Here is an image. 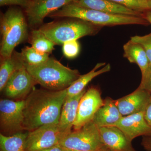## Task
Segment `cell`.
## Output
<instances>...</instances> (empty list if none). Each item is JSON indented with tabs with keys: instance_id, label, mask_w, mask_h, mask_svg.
I'll list each match as a JSON object with an SVG mask.
<instances>
[{
	"instance_id": "1",
	"label": "cell",
	"mask_w": 151,
	"mask_h": 151,
	"mask_svg": "<svg viewBox=\"0 0 151 151\" xmlns=\"http://www.w3.org/2000/svg\"><path fill=\"white\" fill-rule=\"evenodd\" d=\"M67 89L54 91L34 87L24 99V131L30 132L48 124H58Z\"/></svg>"
},
{
	"instance_id": "2",
	"label": "cell",
	"mask_w": 151,
	"mask_h": 151,
	"mask_svg": "<svg viewBox=\"0 0 151 151\" xmlns=\"http://www.w3.org/2000/svg\"><path fill=\"white\" fill-rule=\"evenodd\" d=\"M52 19L65 17L81 19L103 27L124 25L138 24L147 26L150 23L143 17L133 16L126 15L114 14L87 8L69 3L61 8L54 11L48 16Z\"/></svg>"
},
{
	"instance_id": "3",
	"label": "cell",
	"mask_w": 151,
	"mask_h": 151,
	"mask_svg": "<svg viewBox=\"0 0 151 151\" xmlns=\"http://www.w3.org/2000/svg\"><path fill=\"white\" fill-rule=\"evenodd\" d=\"M24 11L20 8L10 7L1 17V59L12 54L20 44L28 41L29 32Z\"/></svg>"
},
{
	"instance_id": "4",
	"label": "cell",
	"mask_w": 151,
	"mask_h": 151,
	"mask_svg": "<svg viewBox=\"0 0 151 151\" xmlns=\"http://www.w3.org/2000/svg\"><path fill=\"white\" fill-rule=\"evenodd\" d=\"M25 66L36 84L48 90L67 89L81 75L78 70L71 69L50 57L40 65Z\"/></svg>"
},
{
	"instance_id": "5",
	"label": "cell",
	"mask_w": 151,
	"mask_h": 151,
	"mask_svg": "<svg viewBox=\"0 0 151 151\" xmlns=\"http://www.w3.org/2000/svg\"><path fill=\"white\" fill-rule=\"evenodd\" d=\"M102 28L81 19L65 17L43 24L39 29L55 45H63L68 41L96 35Z\"/></svg>"
},
{
	"instance_id": "6",
	"label": "cell",
	"mask_w": 151,
	"mask_h": 151,
	"mask_svg": "<svg viewBox=\"0 0 151 151\" xmlns=\"http://www.w3.org/2000/svg\"><path fill=\"white\" fill-rule=\"evenodd\" d=\"M59 145L63 148L81 151H98L105 146L99 128L92 121L80 129L68 134L60 141Z\"/></svg>"
},
{
	"instance_id": "7",
	"label": "cell",
	"mask_w": 151,
	"mask_h": 151,
	"mask_svg": "<svg viewBox=\"0 0 151 151\" xmlns=\"http://www.w3.org/2000/svg\"><path fill=\"white\" fill-rule=\"evenodd\" d=\"M24 100L0 101V129L3 134L11 136L24 131Z\"/></svg>"
},
{
	"instance_id": "8",
	"label": "cell",
	"mask_w": 151,
	"mask_h": 151,
	"mask_svg": "<svg viewBox=\"0 0 151 151\" xmlns=\"http://www.w3.org/2000/svg\"><path fill=\"white\" fill-rule=\"evenodd\" d=\"M64 137L58 124L42 126L28 132L25 151H38L57 145Z\"/></svg>"
},
{
	"instance_id": "9",
	"label": "cell",
	"mask_w": 151,
	"mask_h": 151,
	"mask_svg": "<svg viewBox=\"0 0 151 151\" xmlns=\"http://www.w3.org/2000/svg\"><path fill=\"white\" fill-rule=\"evenodd\" d=\"M104 104L100 89L91 87L84 93L78 103L76 119L73 129H80L85 124L93 120L94 115Z\"/></svg>"
},
{
	"instance_id": "10",
	"label": "cell",
	"mask_w": 151,
	"mask_h": 151,
	"mask_svg": "<svg viewBox=\"0 0 151 151\" xmlns=\"http://www.w3.org/2000/svg\"><path fill=\"white\" fill-rule=\"evenodd\" d=\"M78 0H37L24 10L29 27L37 29L43 24L44 19L50 14L69 3Z\"/></svg>"
},
{
	"instance_id": "11",
	"label": "cell",
	"mask_w": 151,
	"mask_h": 151,
	"mask_svg": "<svg viewBox=\"0 0 151 151\" xmlns=\"http://www.w3.org/2000/svg\"><path fill=\"white\" fill-rule=\"evenodd\" d=\"M36 84L24 66L17 70L7 81L2 92L7 97L14 100H23Z\"/></svg>"
},
{
	"instance_id": "12",
	"label": "cell",
	"mask_w": 151,
	"mask_h": 151,
	"mask_svg": "<svg viewBox=\"0 0 151 151\" xmlns=\"http://www.w3.org/2000/svg\"><path fill=\"white\" fill-rule=\"evenodd\" d=\"M114 126L122 130L132 142L139 136L151 137V126L145 119L144 112L123 116Z\"/></svg>"
},
{
	"instance_id": "13",
	"label": "cell",
	"mask_w": 151,
	"mask_h": 151,
	"mask_svg": "<svg viewBox=\"0 0 151 151\" xmlns=\"http://www.w3.org/2000/svg\"><path fill=\"white\" fill-rule=\"evenodd\" d=\"M151 96V92L139 86L131 94L115 100V103L122 116H129L144 112Z\"/></svg>"
},
{
	"instance_id": "14",
	"label": "cell",
	"mask_w": 151,
	"mask_h": 151,
	"mask_svg": "<svg viewBox=\"0 0 151 151\" xmlns=\"http://www.w3.org/2000/svg\"><path fill=\"white\" fill-rule=\"evenodd\" d=\"M104 145L112 151H137L132 146V141L122 130L116 126L99 128Z\"/></svg>"
},
{
	"instance_id": "15",
	"label": "cell",
	"mask_w": 151,
	"mask_h": 151,
	"mask_svg": "<svg viewBox=\"0 0 151 151\" xmlns=\"http://www.w3.org/2000/svg\"><path fill=\"white\" fill-rule=\"evenodd\" d=\"M86 89L78 95L67 96L64 101L58 126L60 132L65 136L72 132L76 119L78 103Z\"/></svg>"
},
{
	"instance_id": "16",
	"label": "cell",
	"mask_w": 151,
	"mask_h": 151,
	"mask_svg": "<svg viewBox=\"0 0 151 151\" xmlns=\"http://www.w3.org/2000/svg\"><path fill=\"white\" fill-rule=\"evenodd\" d=\"M73 2L81 6L106 13L143 17L144 13L134 10L109 0H78Z\"/></svg>"
},
{
	"instance_id": "17",
	"label": "cell",
	"mask_w": 151,
	"mask_h": 151,
	"mask_svg": "<svg viewBox=\"0 0 151 151\" xmlns=\"http://www.w3.org/2000/svg\"><path fill=\"white\" fill-rule=\"evenodd\" d=\"M123 116L116 106L115 100L110 97L104 100V104L94 115L93 122L98 128L114 126Z\"/></svg>"
},
{
	"instance_id": "18",
	"label": "cell",
	"mask_w": 151,
	"mask_h": 151,
	"mask_svg": "<svg viewBox=\"0 0 151 151\" xmlns=\"http://www.w3.org/2000/svg\"><path fill=\"white\" fill-rule=\"evenodd\" d=\"M105 63H97L94 68L88 73L80 76L70 86L67 88V96L78 95L85 89V87L92 79L98 76L110 71V63L105 65Z\"/></svg>"
},
{
	"instance_id": "19",
	"label": "cell",
	"mask_w": 151,
	"mask_h": 151,
	"mask_svg": "<svg viewBox=\"0 0 151 151\" xmlns=\"http://www.w3.org/2000/svg\"><path fill=\"white\" fill-rule=\"evenodd\" d=\"M21 52L14 50L10 56L1 59L0 90L2 92L7 81L17 70L25 66Z\"/></svg>"
},
{
	"instance_id": "20",
	"label": "cell",
	"mask_w": 151,
	"mask_h": 151,
	"mask_svg": "<svg viewBox=\"0 0 151 151\" xmlns=\"http://www.w3.org/2000/svg\"><path fill=\"white\" fill-rule=\"evenodd\" d=\"M123 49L124 57L131 63L137 64L143 74L150 63L142 45L130 40L124 45Z\"/></svg>"
},
{
	"instance_id": "21",
	"label": "cell",
	"mask_w": 151,
	"mask_h": 151,
	"mask_svg": "<svg viewBox=\"0 0 151 151\" xmlns=\"http://www.w3.org/2000/svg\"><path fill=\"white\" fill-rule=\"evenodd\" d=\"M27 134L21 132L11 136L0 134L1 151H25Z\"/></svg>"
},
{
	"instance_id": "22",
	"label": "cell",
	"mask_w": 151,
	"mask_h": 151,
	"mask_svg": "<svg viewBox=\"0 0 151 151\" xmlns=\"http://www.w3.org/2000/svg\"><path fill=\"white\" fill-rule=\"evenodd\" d=\"M28 41L33 47L44 53L50 54L55 49V44L39 29L31 30Z\"/></svg>"
},
{
	"instance_id": "23",
	"label": "cell",
	"mask_w": 151,
	"mask_h": 151,
	"mask_svg": "<svg viewBox=\"0 0 151 151\" xmlns=\"http://www.w3.org/2000/svg\"><path fill=\"white\" fill-rule=\"evenodd\" d=\"M21 53L24 65H40L50 58L49 54L38 51L32 46H26L22 50Z\"/></svg>"
},
{
	"instance_id": "24",
	"label": "cell",
	"mask_w": 151,
	"mask_h": 151,
	"mask_svg": "<svg viewBox=\"0 0 151 151\" xmlns=\"http://www.w3.org/2000/svg\"><path fill=\"white\" fill-rule=\"evenodd\" d=\"M128 8L140 12L144 13L151 9V2H146L140 0H109Z\"/></svg>"
},
{
	"instance_id": "25",
	"label": "cell",
	"mask_w": 151,
	"mask_h": 151,
	"mask_svg": "<svg viewBox=\"0 0 151 151\" xmlns=\"http://www.w3.org/2000/svg\"><path fill=\"white\" fill-rule=\"evenodd\" d=\"M79 51L80 46L77 40L68 41L63 45V52L67 58L72 59L76 57Z\"/></svg>"
},
{
	"instance_id": "26",
	"label": "cell",
	"mask_w": 151,
	"mask_h": 151,
	"mask_svg": "<svg viewBox=\"0 0 151 151\" xmlns=\"http://www.w3.org/2000/svg\"><path fill=\"white\" fill-rule=\"evenodd\" d=\"M130 40L142 45L151 64V32L145 35L132 36Z\"/></svg>"
},
{
	"instance_id": "27",
	"label": "cell",
	"mask_w": 151,
	"mask_h": 151,
	"mask_svg": "<svg viewBox=\"0 0 151 151\" xmlns=\"http://www.w3.org/2000/svg\"><path fill=\"white\" fill-rule=\"evenodd\" d=\"M33 3V0H0V6H18L25 10L30 6Z\"/></svg>"
},
{
	"instance_id": "28",
	"label": "cell",
	"mask_w": 151,
	"mask_h": 151,
	"mask_svg": "<svg viewBox=\"0 0 151 151\" xmlns=\"http://www.w3.org/2000/svg\"><path fill=\"white\" fill-rule=\"evenodd\" d=\"M142 75L139 87L151 93V64Z\"/></svg>"
},
{
	"instance_id": "29",
	"label": "cell",
	"mask_w": 151,
	"mask_h": 151,
	"mask_svg": "<svg viewBox=\"0 0 151 151\" xmlns=\"http://www.w3.org/2000/svg\"><path fill=\"white\" fill-rule=\"evenodd\" d=\"M144 113L145 119L148 124L151 126V96Z\"/></svg>"
},
{
	"instance_id": "30",
	"label": "cell",
	"mask_w": 151,
	"mask_h": 151,
	"mask_svg": "<svg viewBox=\"0 0 151 151\" xmlns=\"http://www.w3.org/2000/svg\"><path fill=\"white\" fill-rule=\"evenodd\" d=\"M142 145L147 151H151V137H143Z\"/></svg>"
},
{
	"instance_id": "31",
	"label": "cell",
	"mask_w": 151,
	"mask_h": 151,
	"mask_svg": "<svg viewBox=\"0 0 151 151\" xmlns=\"http://www.w3.org/2000/svg\"><path fill=\"white\" fill-rule=\"evenodd\" d=\"M38 151H63V150L61 146L58 145L48 148L44 149V150Z\"/></svg>"
},
{
	"instance_id": "32",
	"label": "cell",
	"mask_w": 151,
	"mask_h": 151,
	"mask_svg": "<svg viewBox=\"0 0 151 151\" xmlns=\"http://www.w3.org/2000/svg\"><path fill=\"white\" fill-rule=\"evenodd\" d=\"M143 17L150 24H151V9L144 12Z\"/></svg>"
},
{
	"instance_id": "33",
	"label": "cell",
	"mask_w": 151,
	"mask_h": 151,
	"mask_svg": "<svg viewBox=\"0 0 151 151\" xmlns=\"http://www.w3.org/2000/svg\"><path fill=\"white\" fill-rule=\"evenodd\" d=\"M98 151H112L111 150H110L108 148L106 147V146H104L103 147L99 150Z\"/></svg>"
},
{
	"instance_id": "34",
	"label": "cell",
	"mask_w": 151,
	"mask_h": 151,
	"mask_svg": "<svg viewBox=\"0 0 151 151\" xmlns=\"http://www.w3.org/2000/svg\"><path fill=\"white\" fill-rule=\"evenodd\" d=\"M62 148L63 151H81L77 150H73V149H70L65 148Z\"/></svg>"
},
{
	"instance_id": "35",
	"label": "cell",
	"mask_w": 151,
	"mask_h": 151,
	"mask_svg": "<svg viewBox=\"0 0 151 151\" xmlns=\"http://www.w3.org/2000/svg\"><path fill=\"white\" fill-rule=\"evenodd\" d=\"M142 1L146 2H151V0H140Z\"/></svg>"
},
{
	"instance_id": "36",
	"label": "cell",
	"mask_w": 151,
	"mask_h": 151,
	"mask_svg": "<svg viewBox=\"0 0 151 151\" xmlns=\"http://www.w3.org/2000/svg\"><path fill=\"white\" fill-rule=\"evenodd\" d=\"M34 1H37V0H33Z\"/></svg>"
}]
</instances>
